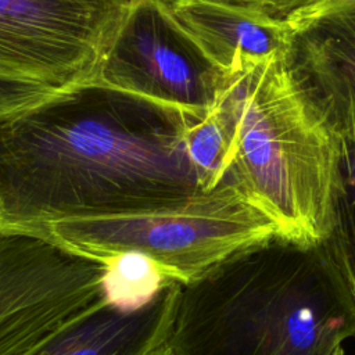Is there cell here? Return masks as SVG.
I'll return each mask as SVG.
<instances>
[{"label":"cell","mask_w":355,"mask_h":355,"mask_svg":"<svg viewBox=\"0 0 355 355\" xmlns=\"http://www.w3.org/2000/svg\"><path fill=\"white\" fill-rule=\"evenodd\" d=\"M200 116L92 80L0 122V232L205 193L186 141Z\"/></svg>","instance_id":"cell-1"},{"label":"cell","mask_w":355,"mask_h":355,"mask_svg":"<svg viewBox=\"0 0 355 355\" xmlns=\"http://www.w3.org/2000/svg\"><path fill=\"white\" fill-rule=\"evenodd\" d=\"M355 297L323 243L275 237L182 284L173 355H344Z\"/></svg>","instance_id":"cell-2"},{"label":"cell","mask_w":355,"mask_h":355,"mask_svg":"<svg viewBox=\"0 0 355 355\" xmlns=\"http://www.w3.org/2000/svg\"><path fill=\"white\" fill-rule=\"evenodd\" d=\"M212 108L229 139L234 184L275 222L277 237L323 243L340 184L338 137L283 51L226 76Z\"/></svg>","instance_id":"cell-3"},{"label":"cell","mask_w":355,"mask_h":355,"mask_svg":"<svg viewBox=\"0 0 355 355\" xmlns=\"http://www.w3.org/2000/svg\"><path fill=\"white\" fill-rule=\"evenodd\" d=\"M19 233L101 263L137 252L168 280L189 284L230 257L277 237V227L237 186L223 183L178 207L60 219Z\"/></svg>","instance_id":"cell-4"},{"label":"cell","mask_w":355,"mask_h":355,"mask_svg":"<svg viewBox=\"0 0 355 355\" xmlns=\"http://www.w3.org/2000/svg\"><path fill=\"white\" fill-rule=\"evenodd\" d=\"M129 0H0V76L69 90L94 80Z\"/></svg>","instance_id":"cell-5"},{"label":"cell","mask_w":355,"mask_h":355,"mask_svg":"<svg viewBox=\"0 0 355 355\" xmlns=\"http://www.w3.org/2000/svg\"><path fill=\"white\" fill-rule=\"evenodd\" d=\"M225 78L162 1L129 0L94 82L207 115Z\"/></svg>","instance_id":"cell-6"},{"label":"cell","mask_w":355,"mask_h":355,"mask_svg":"<svg viewBox=\"0 0 355 355\" xmlns=\"http://www.w3.org/2000/svg\"><path fill=\"white\" fill-rule=\"evenodd\" d=\"M284 25L283 58L336 128L355 115V0H326Z\"/></svg>","instance_id":"cell-7"},{"label":"cell","mask_w":355,"mask_h":355,"mask_svg":"<svg viewBox=\"0 0 355 355\" xmlns=\"http://www.w3.org/2000/svg\"><path fill=\"white\" fill-rule=\"evenodd\" d=\"M180 287L173 282L135 311L103 298L26 355H147L168 341Z\"/></svg>","instance_id":"cell-8"},{"label":"cell","mask_w":355,"mask_h":355,"mask_svg":"<svg viewBox=\"0 0 355 355\" xmlns=\"http://www.w3.org/2000/svg\"><path fill=\"white\" fill-rule=\"evenodd\" d=\"M166 7L225 76L284 49V22L216 0H178Z\"/></svg>","instance_id":"cell-9"},{"label":"cell","mask_w":355,"mask_h":355,"mask_svg":"<svg viewBox=\"0 0 355 355\" xmlns=\"http://www.w3.org/2000/svg\"><path fill=\"white\" fill-rule=\"evenodd\" d=\"M334 130L340 146V184L323 245L355 297V115Z\"/></svg>","instance_id":"cell-10"},{"label":"cell","mask_w":355,"mask_h":355,"mask_svg":"<svg viewBox=\"0 0 355 355\" xmlns=\"http://www.w3.org/2000/svg\"><path fill=\"white\" fill-rule=\"evenodd\" d=\"M103 293L107 302L135 311L151 302L166 286L168 280L155 263L137 252H126L103 262Z\"/></svg>","instance_id":"cell-11"},{"label":"cell","mask_w":355,"mask_h":355,"mask_svg":"<svg viewBox=\"0 0 355 355\" xmlns=\"http://www.w3.org/2000/svg\"><path fill=\"white\" fill-rule=\"evenodd\" d=\"M65 90L40 82L0 76V122L32 110Z\"/></svg>","instance_id":"cell-12"},{"label":"cell","mask_w":355,"mask_h":355,"mask_svg":"<svg viewBox=\"0 0 355 355\" xmlns=\"http://www.w3.org/2000/svg\"><path fill=\"white\" fill-rule=\"evenodd\" d=\"M241 10L255 12L277 22H284L295 14L326 0H216Z\"/></svg>","instance_id":"cell-13"},{"label":"cell","mask_w":355,"mask_h":355,"mask_svg":"<svg viewBox=\"0 0 355 355\" xmlns=\"http://www.w3.org/2000/svg\"><path fill=\"white\" fill-rule=\"evenodd\" d=\"M147 355H173V354H172V351L169 349V347H168L166 344H164V345H161L159 348L151 351V352L147 354Z\"/></svg>","instance_id":"cell-14"},{"label":"cell","mask_w":355,"mask_h":355,"mask_svg":"<svg viewBox=\"0 0 355 355\" xmlns=\"http://www.w3.org/2000/svg\"><path fill=\"white\" fill-rule=\"evenodd\" d=\"M159 1H162L165 6H169V4H172V3H175L178 0H159Z\"/></svg>","instance_id":"cell-15"}]
</instances>
